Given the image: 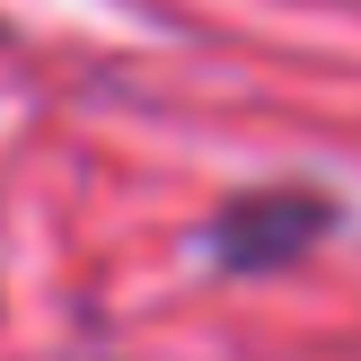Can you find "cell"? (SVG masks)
Masks as SVG:
<instances>
[{
  "label": "cell",
  "mask_w": 361,
  "mask_h": 361,
  "mask_svg": "<svg viewBox=\"0 0 361 361\" xmlns=\"http://www.w3.org/2000/svg\"><path fill=\"white\" fill-rule=\"evenodd\" d=\"M335 229H344V203L326 185H309V176L229 185L194 229V264L212 282H274V274H300Z\"/></svg>",
  "instance_id": "obj_1"
},
{
  "label": "cell",
  "mask_w": 361,
  "mask_h": 361,
  "mask_svg": "<svg viewBox=\"0 0 361 361\" xmlns=\"http://www.w3.org/2000/svg\"><path fill=\"white\" fill-rule=\"evenodd\" d=\"M0 44H9V18H0Z\"/></svg>",
  "instance_id": "obj_2"
}]
</instances>
